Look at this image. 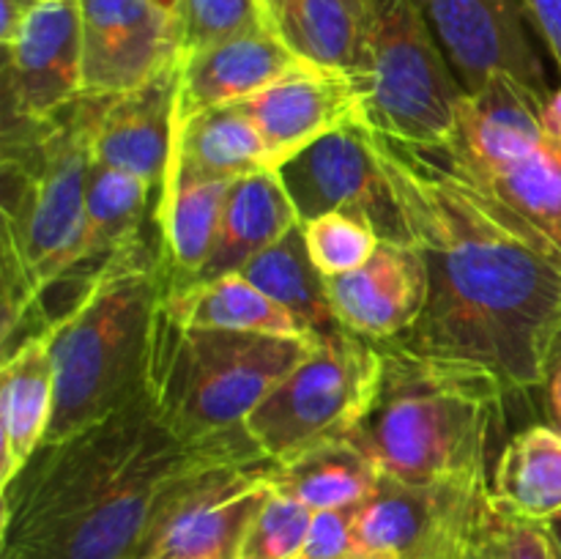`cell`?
Here are the masks:
<instances>
[{"mask_svg": "<svg viewBox=\"0 0 561 559\" xmlns=\"http://www.w3.org/2000/svg\"><path fill=\"white\" fill-rule=\"evenodd\" d=\"M301 225L299 212L277 170H257L233 181L219 225L217 247L192 283L236 274L255 255Z\"/></svg>", "mask_w": 561, "mask_h": 559, "instance_id": "cell-23", "label": "cell"}, {"mask_svg": "<svg viewBox=\"0 0 561 559\" xmlns=\"http://www.w3.org/2000/svg\"><path fill=\"white\" fill-rule=\"evenodd\" d=\"M540 121L546 135L561 146V88H557V91H551L546 96V102H542L540 107Z\"/></svg>", "mask_w": 561, "mask_h": 559, "instance_id": "cell-39", "label": "cell"}, {"mask_svg": "<svg viewBox=\"0 0 561 559\" xmlns=\"http://www.w3.org/2000/svg\"><path fill=\"white\" fill-rule=\"evenodd\" d=\"M365 126L416 148L453 140L466 88L414 0H378L359 80Z\"/></svg>", "mask_w": 561, "mask_h": 559, "instance_id": "cell-7", "label": "cell"}, {"mask_svg": "<svg viewBox=\"0 0 561 559\" xmlns=\"http://www.w3.org/2000/svg\"><path fill=\"white\" fill-rule=\"evenodd\" d=\"M383 349L376 400L351 442L383 477L433 482H491V455L504 427L507 387L485 367Z\"/></svg>", "mask_w": 561, "mask_h": 559, "instance_id": "cell-4", "label": "cell"}, {"mask_svg": "<svg viewBox=\"0 0 561 559\" xmlns=\"http://www.w3.org/2000/svg\"><path fill=\"white\" fill-rule=\"evenodd\" d=\"M168 294L162 241L151 236L121 250L49 318L55 414L47 442L99 425L146 392L153 327Z\"/></svg>", "mask_w": 561, "mask_h": 559, "instance_id": "cell-5", "label": "cell"}, {"mask_svg": "<svg viewBox=\"0 0 561 559\" xmlns=\"http://www.w3.org/2000/svg\"><path fill=\"white\" fill-rule=\"evenodd\" d=\"M447 159L471 184L513 208L561 250V146L546 132L515 137L474 157Z\"/></svg>", "mask_w": 561, "mask_h": 559, "instance_id": "cell-19", "label": "cell"}, {"mask_svg": "<svg viewBox=\"0 0 561 559\" xmlns=\"http://www.w3.org/2000/svg\"><path fill=\"white\" fill-rule=\"evenodd\" d=\"M96 99L44 121L3 118L0 137V301L3 354L31 323L47 327L44 299L69 269L85 225Z\"/></svg>", "mask_w": 561, "mask_h": 559, "instance_id": "cell-3", "label": "cell"}, {"mask_svg": "<svg viewBox=\"0 0 561 559\" xmlns=\"http://www.w3.org/2000/svg\"><path fill=\"white\" fill-rule=\"evenodd\" d=\"M164 301V299H162ZM310 338L184 327L159 307L146 392L159 420L186 444L244 431L263 398L312 349Z\"/></svg>", "mask_w": 561, "mask_h": 559, "instance_id": "cell-6", "label": "cell"}, {"mask_svg": "<svg viewBox=\"0 0 561 559\" xmlns=\"http://www.w3.org/2000/svg\"><path fill=\"white\" fill-rule=\"evenodd\" d=\"M272 469L250 433L197 460L159 499L131 559H239Z\"/></svg>", "mask_w": 561, "mask_h": 559, "instance_id": "cell-9", "label": "cell"}, {"mask_svg": "<svg viewBox=\"0 0 561 559\" xmlns=\"http://www.w3.org/2000/svg\"><path fill=\"white\" fill-rule=\"evenodd\" d=\"M548 532H551L553 548H557V557L561 559V515H557L553 521H548Z\"/></svg>", "mask_w": 561, "mask_h": 559, "instance_id": "cell-40", "label": "cell"}, {"mask_svg": "<svg viewBox=\"0 0 561 559\" xmlns=\"http://www.w3.org/2000/svg\"><path fill=\"white\" fill-rule=\"evenodd\" d=\"M381 376V345L343 327L316 332L305 360L257 403L244 431L277 464L316 444L348 438L370 411Z\"/></svg>", "mask_w": 561, "mask_h": 559, "instance_id": "cell-8", "label": "cell"}, {"mask_svg": "<svg viewBox=\"0 0 561 559\" xmlns=\"http://www.w3.org/2000/svg\"><path fill=\"white\" fill-rule=\"evenodd\" d=\"M82 93L135 91L179 55L175 25L153 0H80Z\"/></svg>", "mask_w": 561, "mask_h": 559, "instance_id": "cell-14", "label": "cell"}, {"mask_svg": "<svg viewBox=\"0 0 561 559\" xmlns=\"http://www.w3.org/2000/svg\"><path fill=\"white\" fill-rule=\"evenodd\" d=\"M327 294L340 327L373 343H392L425 312L431 277L414 244L381 241L365 266L327 277Z\"/></svg>", "mask_w": 561, "mask_h": 559, "instance_id": "cell-16", "label": "cell"}, {"mask_svg": "<svg viewBox=\"0 0 561 559\" xmlns=\"http://www.w3.org/2000/svg\"><path fill=\"white\" fill-rule=\"evenodd\" d=\"M55 414V367L42 327L3 354L0 367V488L11 486L47 442Z\"/></svg>", "mask_w": 561, "mask_h": 559, "instance_id": "cell-21", "label": "cell"}, {"mask_svg": "<svg viewBox=\"0 0 561 559\" xmlns=\"http://www.w3.org/2000/svg\"><path fill=\"white\" fill-rule=\"evenodd\" d=\"M491 493L520 518L548 524L561 515V431L537 422L515 433L493 466Z\"/></svg>", "mask_w": 561, "mask_h": 559, "instance_id": "cell-28", "label": "cell"}, {"mask_svg": "<svg viewBox=\"0 0 561 559\" xmlns=\"http://www.w3.org/2000/svg\"><path fill=\"white\" fill-rule=\"evenodd\" d=\"M162 307L184 327L228 329V332L272 334V338L316 334L239 272L168 288Z\"/></svg>", "mask_w": 561, "mask_h": 559, "instance_id": "cell-25", "label": "cell"}, {"mask_svg": "<svg viewBox=\"0 0 561 559\" xmlns=\"http://www.w3.org/2000/svg\"><path fill=\"white\" fill-rule=\"evenodd\" d=\"M3 118L44 121L82 96L80 0H38L3 44Z\"/></svg>", "mask_w": 561, "mask_h": 559, "instance_id": "cell-11", "label": "cell"}, {"mask_svg": "<svg viewBox=\"0 0 561 559\" xmlns=\"http://www.w3.org/2000/svg\"><path fill=\"white\" fill-rule=\"evenodd\" d=\"M239 104L255 124L272 170L340 126L365 124L359 85L348 75L310 64Z\"/></svg>", "mask_w": 561, "mask_h": 559, "instance_id": "cell-15", "label": "cell"}, {"mask_svg": "<svg viewBox=\"0 0 561 559\" xmlns=\"http://www.w3.org/2000/svg\"><path fill=\"white\" fill-rule=\"evenodd\" d=\"M230 186L233 181L225 179H173L162 186L157 230L168 266V288L192 283L206 269L217 247Z\"/></svg>", "mask_w": 561, "mask_h": 559, "instance_id": "cell-24", "label": "cell"}, {"mask_svg": "<svg viewBox=\"0 0 561 559\" xmlns=\"http://www.w3.org/2000/svg\"><path fill=\"white\" fill-rule=\"evenodd\" d=\"M378 480L381 471L351 438L316 444L288 460H274L272 469V486L312 513L356 507L376 491Z\"/></svg>", "mask_w": 561, "mask_h": 559, "instance_id": "cell-27", "label": "cell"}, {"mask_svg": "<svg viewBox=\"0 0 561 559\" xmlns=\"http://www.w3.org/2000/svg\"><path fill=\"white\" fill-rule=\"evenodd\" d=\"M356 507L321 510L312 515L299 559H367L356 537Z\"/></svg>", "mask_w": 561, "mask_h": 559, "instance_id": "cell-34", "label": "cell"}, {"mask_svg": "<svg viewBox=\"0 0 561 559\" xmlns=\"http://www.w3.org/2000/svg\"><path fill=\"white\" fill-rule=\"evenodd\" d=\"M153 3H157L159 9L168 11V14L173 16V14H175V5H179V0H153Z\"/></svg>", "mask_w": 561, "mask_h": 559, "instance_id": "cell-41", "label": "cell"}, {"mask_svg": "<svg viewBox=\"0 0 561 559\" xmlns=\"http://www.w3.org/2000/svg\"><path fill=\"white\" fill-rule=\"evenodd\" d=\"M466 91L510 75L548 96L546 71L520 0H414Z\"/></svg>", "mask_w": 561, "mask_h": 559, "instance_id": "cell-12", "label": "cell"}, {"mask_svg": "<svg viewBox=\"0 0 561 559\" xmlns=\"http://www.w3.org/2000/svg\"><path fill=\"white\" fill-rule=\"evenodd\" d=\"M471 524H474V518H471L463 529L453 532V535H449L442 546L433 548L425 559H480L474 540H471Z\"/></svg>", "mask_w": 561, "mask_h": 559, "instance_id": "cell-37", "label": "cell"}, {"mask_svg": "<svg viewBox=\"0 0 561 559\" xmlns=\"http://www.w3.org/2000/svg\"><path fill=\"white\" fill-rule=\"evenodd\" d=\"M312 510L272 488L241 540L239 559H299L312 524Z\"/></svg>", "mask_w": 561, "mask_h": 559, "instance_id": "cell-33", "label": "cell"}, {"mask_svg": "<svg viewBox=\"0 0 561 559\" xmlns=\"http://www.w3.org/2000/svg\"><path fill=\"white\" fill-rule=\"evenodd\" d=\"M257 170H272L261 135L241 104H228L175 129L164 184L173 179L236 181Z\"/></svg>", "mask_w": 561, "mask_h": 559, "instance_id": "cell-26", "label": "cell"}, {"mask_svg": "<svg viewBox=\"0 0 561 559\" xmlns=\"http://www.w3.org/2000/svg\"><path fill=\"white\" fill-rule=\"evenodd\" d=\"M491 482H414L383 477L356 507V537L367 559H425L474 518Z\"/></svg>", "mask_w": 561, "mask_h": 559, "instance_id": "cell-13", "label": "cell"}, {"mask_svg": "<svg viewBox=\"0 0 561 559\" xmlns=\"http://www.w3.org/2000/svg\"><path fill=\"white\" fill-rule=\"evenodd\" d=\"M531 27L542 36L561 71V0H520Z\"/></svg>", "mask_w": 561, "mask_h": 559, "instance_id": "cell-35", "label": "cell"}, {"mask_svg": "<svg viewBox=\"0 0 561 559\" xmlns=\"http://www.w3.org/2000/svg\"><path fill=\"white\" fill-rule=\"evenodd\" d=\"M244 433L186 444L137 395L99 425L42 444L0 488V559H131L168 488Z\"/></svg>", "mask_w": 561, "mask_h": 559, "instance_id": "cell-2", "label": "cell"}, {"mask_svg": "<svg viewBox=\"0 0 561 559\" xmlns=\"http://www.w3.org/2000/svg\"><path fill=\"white\" fill-rule=\"evenodd\" d=\"M175 88L179 58L135 91L93 96V162L135 175L159 195L175 137Z\"/></svg>", "mask_w": 561, "mask_h": 559, "instance_id": "cell-17", "label": "cell"}, {"mask_svg": "<svg viewBox=\"0 0 561 559\" xmlns=\"http://www.w3.org/2000/svg\"><path fill=\"white\" fill-rule=\"evenodd\" d=\"M239 274L261 288L268 299L285 307L290 316L299 318L310 332H329L340 327L329 305L327 277L318 272L307 252L301 225L252 258Z\"/></svg>", "mask_w": 561, "mask_h": 559, "instance_id": "cell-29", "label": "cell"}, {"mask_svg": "<svg viewBox=\"0 0 561 559\" xmlns=\"http://www.w3.org/2000/svg\"><path fill=\"white\" fill-rule=\"evenodd\" d=\"M376 146L431 277L425 312L392 343L485 367L513 395L540 392L561 338V250L438 148L381 135Z\"/></svg>", "mask_w": 561, "mask_h": 559, "instance_id": "cell-1", "label": "cell"}, {"mask_svg": "<svg viewBox=\"0 0 561 559\" xmlns=\"http://www.w3.org/2000/svg\"><path fill=\"white\" fill-rule=\"evenodd\" d=\"M307 252L323 277H340L365 266L381 244L370 223L345 212H329L301 223Z\"/></svg>", "mask_w": 561, "mask_h": 559, "instance_id": "cell-32", "label": "cell"}, {"mask_svg": "<svg viewBox=\"0 0 561 559\" xmlns=\"http://www.w3.org/2000/svg\"><path fill=\"white\" fill-rule=\"evenodd\" d=\"M175 58H190L201 49L266 25L261 0H179L173 14Z\"/></svg>", "mask_w": 561, "mask_h": 559, "instance_id": "cell-30", "label": "cell"}, {"mask_svg": "<svg viewBox=\"0 0 561 559\" xmlns=\"http://www.w3.org/2000/svg\"><path fill=\"white\" fill-rule=\"evenodd\" d=\"M296 58L266 25L201 49L179 60L175 129L208 110L239 104L272 82L301 69Z\"/></svg>", "mask_w": 561, "mask_h": 559, "instance_id": "cell-18", "label": "cell"}, {"mask_svg": "<svg viewBox=\"0 0 561 559\" xmlns=\"http://www.w3.org/2000/svg\"><path fill=\"white\" fill-rule=\"evenodd\" d=\"M542 409H546V422L561 431V338L553 349L551 362H548L546 381L540 387Z\"/></svg>", "mask_w": 561, "mask_h": 559, "instance_id": "cell-36", "label": "cell"}, {"mask_svg": "<svg viewBox=\"0 0 561 559\" xmlns=\"http://www.w3.org/2000/svg\"><path fill=\"white\" fill-rule=\"evenodd\" d=\"M378 0H261L266 27L305 64L359 80Z\"/></svg>", "mask_w": 561, "mask_h": 559, "instance_id": "cell-20", "label": "cell"}, {"mask_svg": "<svg viewBox=\"0 0 561 559\" xmlns=\"http://www.w3.org/2000/svg\"><path fill=\"white\" fill-rule=\"evenodd\" d=\"M299 219L345 212L376 228L381 241L411 244L403 208L365 124L340 126L277 168Z\"/></svg>", "mask_w": 561, "mask_h": 559, "instance_id": "cell-10", "label": "cell"}, {"mask_svg": "<svg viewBox=\"0 0 561 559\" xmlns=\"http://www.w3.org/2000/svg\"><path fill=\"white\" fill-rule=\"evenodd\" d=\"M471 540L480 559H559L548 524L520 518L491 491L480 499Z\"/></svg>", "mask_w": 561, "mask_h": 559, "instance_id": "cell-31", "label": "cell"}, {"mask_svg": "<svg viewBox=\"0 0 561 559\" xmlns=\"http://www.w3.org/2000/svg\"><path fill=\"white\" fill-rule=\"evenodd\" d=\"M38 0H0V44L11 42L20 27L22 16L36 5Z\"/></svg>", "mask_w": 561, "mask_h": 559, "instance_id": "cell-38", "label": "cell"}, {"mask_svg": "<svg viewBox=\"0 0 561 559\" xmlns=\"http://www.w3.org/2000/svg\"><path fill=\"white\" fill-rule=\"evenodd\" d=\"M157 192L140 179L93 162L88 179L85 225L69 258L60 285L80 280V285L102 269L110 258L146 236L148 217H157Z\"/></svg>", "mask_w": 561, "mask_h": 559, "instance_id": "cell-22", "label": "cell"}]
</instances>
